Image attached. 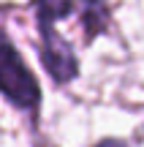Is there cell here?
Masks as SVG:
<instances>
[{
    "instance_id": "6da1fadb",
    "label": "cell",
    "mask_w": 144,
    "mask_h": 147,
    "mask_svg": "<svg viewBox=\"0 0 144 147\" xmlns=\"http://www.w3.org/2000/svg\"><path fill=\"white\" fill-rule=\"evenodd\" d=\"M0 93L16 109H35L41 101V87L33 71L25 65L16 47L3 33H0Z\"/></svg>"
},
{
    "instance_id": "7a4b0ae2",
    "label": "cell",
    "mask_w": 144,
    "mask_h": 147,
    "mask_svg": "<svg viewBox=\"0 0 144 147\" xmlns=\"http://www.w3.org/2000/svg\"><path fill=\"white\" fill-rule=\"evenodd\" d=\"M41 33V63L49 71V76L57 84L74 82L79 74V60L74 55V47L54 30V22H38Z\"/></svg>"
},
{
    "instance_id": "3957f363",
    "label": "cell",
    "mask_w": 144,
    "mask_h": 147,
    "mask_svg": "<svg viewBox=\"0 0 144 147\" xmlns=\"http://www.w3.org/2000/svg\"><path fill=\"white\" fill-rule=\"evenodd\" d=\"M79 8V22L84 30V41H95L101 33H106L109 22H112V8L106 0H76Z\"/></svg>"
},
{
    "instance_id": "277c9868",
    "label": "cell",
    "mask_w": 144,
    "mask_h": 147,
    "mask_svg": "<svg viewBox=\"0 0 144 147\" xmlns=\"http://www.w3.org/2000/svg\"><path fill=\"white\" fill-rule=\"evenodd\" d=\"M33 3H35V22L68 19L76 8V0H33Z\"/></svg>"
},
{
    "instance_id": "5b68a950",
    "label": "cell",
    "mask_w": 144,
    "mask_h": 147,
    "mask_svg": "<svg viewBox=\"0 0 144 147\" xmlns=\"http://www.w3.org/2000/svg\"><path fill=\"white\" fill-rule=\"evenodd\" d=\"M92 147H131V144L123 142V139H101V142L92 144Z\"/></svg>"
}]
</instances>
